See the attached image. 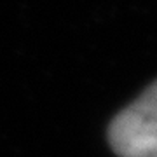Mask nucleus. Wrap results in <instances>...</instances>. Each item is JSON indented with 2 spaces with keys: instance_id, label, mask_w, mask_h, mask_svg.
<instances>
[{
  "instance_id": "obj_1",
  "label": "nucleus",
  "mask_w": 157,
  "mask_h": 157,
  "mask_svg": "<svg viewBox=\"0 0 157 157\" xmlns=\"http://www.w3.org/2000/svg\"><path fill=\"white\" fill-rule=\"evenodd\" d=\"M108 141L121 157H157V80L115 115Z\"/></svg>"
}]
</instances>
